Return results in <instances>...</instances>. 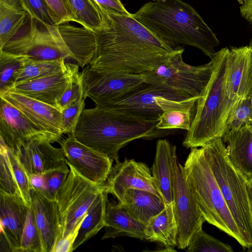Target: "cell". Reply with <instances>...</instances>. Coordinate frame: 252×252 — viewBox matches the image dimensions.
<instances>
[{
	"instance_id": "6da1fadb",
	"label": "cell",
	"mask_w": 252,
	"mask_h": 252,
	"mask_svg": "<svg viewBox=\"0 0 252 252\" xmlns=\"http://www.w3.org/2000/svg\"><path fill=\"white\" fill-rule=\"evenodd\" d=\"M102 27L89 64L95 68L141 74L154 70L179 49L163 42L132 16L108 12L98 5Z\"/></svg>"
},
{
	"instance_id": "7a4b0ae2",
	"label": "cell",
	"mask_w": 252,
	"mask_h": 252,
	"mask_svg": "<svg viewBox=\"0 0 252 252\" xmlns=\"http://www.w3.org/2000/svg\"><path fill=\"white\" fill-rule=\"evenodd\" d=\"M133 17L158 38L175 49L190 45L211 59L220 41L199 13L182 0H152Z\"/></svg>"
},
{
	"instance_id": "3957f363",
	"label": "cell",
	"mask_w": 252,
	"mask_h": 252,
	"mask_svg": "<svg viewBox=\"0 0 252 252\" xmlns=\"http://www.w3.org/2000/svg\"><path fill=\"white\" fill-rule=\"evenodd\" d=\"M158 121L95 106L83 109L73 133L81 143L118 162L120 150L129 142L156 138L169 131L158 129Z\"/></svg>"
},
{
	"instance_id": "277c9868",
	"label": "cell",
	"mask_w": 252,
	"mask_h": 252,
	"mask_svg": "<svg viewBox=\"0 0 252 252\" xmlns=\"http://www.w3.org/2000/svg\"><path fill=\"white\" fill-rule=\"evenodd\" d=\"M229 48L216 52L211 78L201 97L197 101L190 127L183 145L187 149L200 147L224 133L227 118L235 107L225 89Z\"/></svg>"
},
{
	"instance_id": "5b68a950",
	"label": "cell",
	"mask_w": 252,
	"mask_h": 252,
	"mask_svg": "<svg viewBox=\"0 0 252 252\" xmlns=\"http://www.w3.org/2000/svg\"><path fill=\"white\" fill-rule=\"evenodd\" d=\"M183 170L186 182L206 221L234 238L242 247L240 231L202 147L191 148Z\"/></svg>"
},
{
	"instance_id": "8992f818",
	"label": "cell",
	"mask_w": 252,
	"mask_h": 252,
	"mask_svg": "<svg viewBox=\"0 0 252 252\" xmlns=\"http://www.w3.org/2000/svg\"><path fill=\"white\" fill-rule=\"evenodd\" d=\"M222 196L240 231L244 249L252 247V214L246 181L227 154L221 137L202 146Z\"/></svg>"
},
{
	"instance_id": "52a82bcc",
	"label": "cell",
	"mask_w": 252,
	"mask_h": 252,
	"mask_svg": "<svg viewBox=\"0 0 252 252\" xmlns=\"http://www.w3.org/2000/svg\"><path fill=\"white\" fill-rule=\"evenodd\" d=\"M198 98L164 84L146 83L125 96L100 107L117 110L146 120H158L159 116L168 110L195 109Z\"/></svg>"
},
{
	"instance_id": "ba28073f",
	"label": "cell",
	"mask_w": 252,
	"mask_h": 252,
	"mask_svg": "<svg viewBox=\"0 0 252 252\" xmlns=\"http://www.w3.org/2000/svg\"><path fill=\"white\" fill-rule=\"evenodd\" d=\"M39 61L73 60L56 26H50L28 16L16 34L0 49Z\"/></svg>"
},
{
	"instance_id": "9c48e42d",
	"label": "cell",
	"mask_w": 252,
	"mask_h": 252,
	"mask_svg": "<svg viewBox=\"0 0 252 252\" xmlns=\"http://www.w3.org/2000/svg\"><path fill=\"white\" fill-rule=\"evenodd\" d=\"M67 163L70 172L56 198L60 218V234L57 239L64 238L72 233L98 194L105 191L104 184L97 185L90 181L67 161Z\"/></svg>"
},
{
	"instance_id": "30bf717a",
	"label": "cell",
	"mask_w": 252,
	"mask_h": 252,
	"mask_svg": "<svg viewBox=\"0 0 252 252\" xmlns=\"http://www.w3.org/2000/svg\"><path fill=\"white\" fill-rule=\"evenodd\" d=\"M184 51L181 48L154 70L143 73L145 81L151 84H164L200 98L211 78L215 59L201 65H190L183 61Z\"/></svg>"
},
{
	"instance_id": "8fae6325",
	"label": "cell",
	"mask_w": 252,
	"mask_h": 252,
	"mask_svg": "<svg viewBox=\"0 0 252 252\" xmlns=\"http://www.w3.org/2000/svg\"><path fill=\"white\" fill-rule=\"evenodd\" d=\"M80 78L83 97H90L98 107L120 99L146 83L143 74L95 68L89 64L80 72Z\"/></svg>"
},
{
	"instance_id": "7c38bea8",
	"label": "cell",
	"mask_w": 252,
	"mask_h": 252,
	"mask_svg": "<svg viewBox=\"0 0 252 252\" xmlns=\"http://www.w3.org/2000/svg\"><path fill=\"white\" fill-rule=\"evenodd\" d=\"M172 176L174 211L178 226L177 247L184 250L206 220L186 182L183 166L179 161L176 151L173 158Z\"/></svg>"
},
{
	"instance_id": "4fadbf2b",
	"label": "cell",
	"mask_w": 252,
	"mask_h": 252,
	"mask_svg": "<svg viewBox=\"0 0 252 252\" xmlns=\"http://www.w3.org/2000/svg\"><path fill=\"white\" fill-rule=\"evenodd\" d=\"M79 66L76 63H65L62 68L53 73L13 84L3 91L20 93L58 109L62 95L80 73Z\"/></svg>"
},
{
	"instance_id": "5bb4252c",
	"label": "cell",
	"mask_w": 252,
	"mask_h": 252,
	"mask_svg": "<svg viewBox=\"0 0 252 252\" xmlns=\"http://www.w3.org/2000/svg\"><path fill=\"white\" fill-rule=\"evenodd\" d=\"M55 139L47 133L35 135L12 151L28 175H43L67 162L62 148L53 146Z\"/></svg>"
},
{
	"instance_id": "9a60e30c",
	"label": "cell",
	"mask_w": 252,
	"mask_h": 252,
	"mask_svg": "<svg viewBox=\"0 0 252 252\" xmlns=\"http://www.w3.org/2000/svg\"><path fill=\"white\" fill-rule=\"evenodd\" d=\"M58 142L67 162L79 174L95 184L104 183L112 167L113 160L78 141L73 132Z\"/></svg>"
},
{
	"instance_id": "2e32d148",
	"label": "cell",
	"mask_w": 252,
	"mask_h": 252,
	"mask_svg": "<svg viewBox=\"0 0 252 252\" xmlns=\"http://www.w3.org/2000/svg\"><path fill=\"white\" fill-rule=\"evenodd\" d=\"M104 185L105 191L113 194L121 203L126 191L131 189L148 191L162 198L149 167L133 159L126 158L116 162Z\"/></svg>"
},
{
	"instance_id": "e0dca14e",
	"label": "cell",
	"mask_w": 252,
	"mask_h": 252,
	"mask_svg": "<svg viewBox=\"0 0 252 252\" xmlns=\"http://www.w3.org/2000/svg\"><path fill=\"white\" fill-rule=\"evenodd\" d=\"M2 98L21 111L42 131L51 135L56 142L63 134L62 112L49 104L16 92H0Z\"/></svg>"
},
{
	"instance_id": "ac0fdd59",
	"label": "cell",
	"mask_w": 252,
	"mask_h": 252,
	"mask_svg": "<svg viewBox=\"0 0 252 252\" xmlns=\"http://www.w3.org/2000/svg\"><path fill=\"white\" fill-rule=\"evenodd\" d=\"M225 89L234 105L252 94V52L249 45L228 49Z\"/></svg>"
},
{
	"instance_id": "d6986e66",
	"label": "cell",
	"mask_w": 252,
	"mask_h": 252,
	"mask_svg": "<svg viewBox=\"0 0 252 252\" xmlns=\"http://www.w3.org/2000/svg\"><path fill=\"white\" fill-rule=\"evenodd\" d=\"M29 208L21 197L0 191V236L6 241L11 252H21Z\"/></svg>"
},
{
	"instance_id": "ffe728a7",
	"label": "cell",
	"mask_w": 252,
	"mask_h": 252,
	"mask_svg": "<svg viewBox=\"0 0 252 252\" xmlns=\"http://www.w3.org/2000/svg\"><path fill=\"white\" fill-rule=\"evenodd\" d=\"M0 98V139L12 151H14L20 144L31 138L41 133H46L42 131L15 106Z\"/></svg>"
},
{
	"instance_id": "44dd1931",
	"label": "cell",
	"mask_w": 252,
	"mask_h": 252,
	"mask_svg": "<svg viewBox=\"0 0 252 252\" xmlns=\"http://www.w3.org/2000/svg\"><path fill=\"white\" fill-rule=\"evenodd\" d=\"M31 205L40 235L43 252H51L60 234V213L57 201L49 199L32 188Z\"/></svg>"
},
{
	"instance_id": "7402d4cb",
	"label": "cell",
	"mask_w": 252,
	"mask_h": 252,
	"mask_svg": "<svg viewBox=\"0 0 252 252\" xmlns=\"http://www.w3.org/2000/svg\"><path fill=\"white\" fill-rule=\"evenodd\" d=\"M226 144L228 158L246 182L252 181V125H246L237 131L225 132L222 137Z\"/></svg>"
},
{
	"instance_id": "603a6c76",
	"label": "cell",
	"mask_w": 252,
	"mask_h": 252,
	"mask_svg": "<svg viewBox=\"0 0 252 252\" xmlns=\"http://www.w3.org/2000/svg\"><path fill=\"white\" fill-rule=\"evenodd\" d=\"M106 199L104 217L105 233L102 239L130 237L146 240V225L131 216L120 202Z\"/></svg>"
},
{
	"instance_id": "cb8c5ba5",
	"label": "cell",
	"mask_w": 252,
	"mask_h": 252,
	"mask_svg": "<svg viewBox=\"0 0 252 252\" xmlns=\"http://www.w3.org/2000/svg\"><path fill=\"white\" fill-rule=\"evenodd\" d=\"M57 27L73 60L82 68L88 65L96 49L95 32L66 23L58 25Z\"/></svg>"
},
{
	"instance_id": "d4e9b609",
	"label": "cell",
	"mask_w": 252,
	"mask_h": 252,
	"mask_svg": "<svg viewBox=\"0 0 252 252\" xmlns=\"http://www.w3.org/2000/svg\"><path fill=\"white\" fill-rule=\"evenodd\" d=\"M176 151V146L166 139H159L157 142L152 173L165 205L173 202L172 164Z\"/></svg>"
},
{
	"instance_id": "484cf974",
	"label": "cell",
	"mask_w": 252,
	"mask_h": 252,
	"mask_svg": "<svg viewBox=\"0 0 252 252\" xmlns=\"http://www.w3.org/2000/svg\"><path fill=\"white\" fill-rule=\"evenodd\" d=\"M121 204L131 216L146 225L152 217L161 212L165 206L162 199L157 194L134 189L126 191Z\"/></svg>"
},
{
	"instance_id": "4316f807",
	"label": "cell",
	"mask_w": 252,
	"mask_h": 252,
	"mask_svg": "<svg viewBox=\"0 0 252 252\" xmlns=\"http://www.w3.org/2000/svg\"><path fill=\"white\" fill-rule=\"evenodd\" d=\"M146 240L156 242L165 248L177 246L178 226L173 202L165 205L164 209L152 217L146 226Z\"/></svg>"
},
{
	"instance_id": "83f0119b",
	"label": "cell",
	"mask_w": 252,
	"mask_h": 252,
	"mask_svg": "<svg viewBox=\"0 0 252 252\" xmlns=\"http://www.w3.org/2000/svg\"><path fill=\"white\" fill-rule=\"evenodd\" d=\"M28 16L19 0H0V49L16 34Z\"/></svg>"
},
{
	"instance_id": "f1b7e54d",
	"label": "cell",
	"mask_w": 252,
	"mask_h": 252,
	"mask_svg": "<svg viewBox=\"0 0 252 252\" xmlns=\"http://www.w3.org/2000/svg\"><path fill=\"white\" fill-rule=\"evenodd\" d=\"M108 193L100 192L88 209L73 245V251L95 236L104 227V217Z\"/></svg>"
},
{
	"instance_id": "f546056e",
	"label": "cell",
	"mask_w": 252,
	"mask_h": 252,
	"mask_svg": "<svg viewBox=\"0 0 252 252\" xmlns=\"http://www.w3.org/2000/svg\"><path fill=\"white\" fill-rule=\"evenodd\" d=\"M76 23L94 32L102 27V20L93 0H64Z\"/></svg>"
},
{
	"instance_id": "4dcf8cb0",
	"label": "cell",
	"mask_w": 252,
	"mask_h": 252,
	"mask_svg": "<svg viewBox=\"0 0 252 252\" xmlns=\"http://www.w3.org/2000/svg\"><path fill=\"white\" fill-rule=\"evenodd\" d=\"M65 60L39 61L26 57L13 75L12 84L53 73L64 66Z\"/></svg>"
},
{
	"instance_id": "1f68e13d",
	"label": "cell",
	"mask_w": 252,
	"mask_h": 252,
	"mask_svg": "<svg viewBox=\"0 0 252 252\" xmlns=\"http://www.w3.org/2000/svg\"><path fill=\"white\" fill-rule=\"evenodd\" d=\"M195 111V109H180L165 111L159 116L156 128L160 130L181 129L188 131Z\"/></svg>"
},
{
	"instance_id": "d6a6232c",
	"label": "cell",
	"mask_w": 252,
	"mask_h": 252,
	"mask_svg": "<svg viewBox=\"0 0 252 252\" xmlns=\"http://www.w3.org/2000/svg\"><path fill=\"white\" fill-rule=\"evenodd\" d=\"M186 252H232V248L206 233L202 229H199L192 238Z\"/></svg>"
},
{
	"instance_id": "836d02e7",
	"label": "cell",
	"mask_w": 252,
	"mask_h": 252,
	"mask_svg": "<svg viewBox=\"0 0 252 252\" xmlns=\"http://www.w3.org/2000/svg\"><path fill=\"white\" fill-rule=\"evenodd\" d=\"M7 149L8 147L0 139V191L8 194L21 197L10 162Z\"/></svg>"
},
{
	"instance_id": "e575fe53",
	"label": "cell",
	"mask_w": 252,
	"mask_h": 252,
	"mask_svg": "<svg viewBox=\"0 0 252 252\" xmlns=\"http://www.w3.org/2000/svg\"><path fill=\"white\" fill-rule=\"evenodd\" d=\"M246 125H252V94L242 98L230 113L224 132L237 131Z\"/></svg>"
},
{
	"instance_id": "d590c367",
	"label": "cell",
	"mask_w": 252,
	"mask_h": 252,
	"mask_svg": "<svg viewBox=\"0 0 252 252\" xmlns=\"http://www.w3.org/2000/svg\"><path fill=\"white\" fill-rule=\"evenodd\" d=\"M21 252H43L41 237L32 205L28 213L22 235Z\"/></svg>"
},
{
	"instance_id": "8d00e7d4",
	"label": "cell",
	"mask_w": 252,
	"mask_h": 252,
	"mask_svg": "<svg viewBox=\"0 0 252 252\" xmlns=\"http://www.w3.org/2000/svg\"><path fill=\"white\" fill-rule=\"evenodd\" d=\"M32 18L50 26L60 25V21L44 0H19Z\"/></svg>"
},
{
	"instance_id": "74e56055",
	"label": "cell",
	"mask_w": 252,
	"mask_h": 252,
	"mask_svg": "<svg viewBox=\"0 0 252 252\" xmlns=\"http://www.w3.org/2000/svg\"><path fill=\"white\" fill-rule=\"evenodd\" d=\"M26 56L0 51V92L10 87L13 77Z\"/></svg>"
},
{
	"instance_id": "f35d334b",
	"label": "cell",
	"mask_w": 252,
	"mask_h": 252,
	"mask_svg": "<svg viewBox=\"0 0 252 252\" xmlns=\"http://www.w3.org/2000/svg\"><path fill=\"white\" fill-rule=\"evenodd\" d=\"M68 166L66 162L42 175L45 185V189L42 194L46 197L56 200L58 192L69 175L70 169Z\"/></svg>"
},
{
	"instance_id": "ab89813d",
	"label": "cell",
	"mask_w": 252,
	"mask_h": 252,
	"mask_svg": "<svg viewBox=\"0 0 252 252\" xmlns=\"http://www.w3.org/2000/svg\"><path fill=\"white\" fill-rule=\"evenodd\" d=\"M7 153L21 197L24 202L29 207H30L31 205L32 187L29 176L13 152L8 147Z\"/></svg>"
},
{
	"instance_id": "60d3db41",
	"label": "cell",
	"mask_w": 252,
	"mask_h": 252,
	"mask_svg": "<svg viewBox=\"0 0 252 252\" xmlns=\"http://www.w3.org/2000/svg\"><path fill=\"white\" fill-rule=\"evenodd\" d=\"M85 100L83 95L77 101L62 111L63 134L68 135L73 132L78 120L85 108Z\"/></svg>"
},
{
	"instance_id": "b9f144b4",
	"label": "cell",
	"mask_w": 252,
	"mask_h": 252,
	"mask_svg": "<svg viewBox=\"0 0 252 252\" xmlns=\"http://www.w3.org/2000/svg\"><path fill=\"white\" fill-rule=\"evenodd\" d=\"M83 95L80 73L69 85L59 101L58 109L62 111L77 101Z\"/></svg>"
},
{
	"instance_id": "7bdbcfd3",
	"label": "cell",
	"mask_w": 252,
	"mask_h": 252,
	"mask_svg": "<svg viewBox=\"0 0 252 252\" xmlns=\"http://www.w3.org/2000/svg\"><path fill=\"white\" fill-rule=\"evenodd\" d=\"M60 21V24L76 22L64 0H44Z\"/></svg>"
},
{
	"instance_id": "ee69618b",
	"label": "cell",
	"mask_w": 252,
	"mask_h": 252,
	"mask_svg": "<svg viewBox=\"0 0 252 252\" xmlns=\"http://www.w3.org/2000/svg\"><path fill=\"white\" fill-rule=\"evenodd\" d=\"M82 221L78 224L72 233L69 234L64 238L57 239L51 252H72L73 245L78 235V231Z\"/></svg>"
},
{
	"instance_id": "f6af8a7d",
	"label": "cell",
	"mask_w": 252,
	"mask_h": 252,
	"mask_svg": "<svg viewBox=\"0 0 252 252\" xmlns=\"http://www.w3.org/2000/svg\"><path fill=\"white\" fill-rule=\"evenodd\" d=\"M95 3L104 10L114 14L122 15H130L120 0H93Z\"/></svg>"
},
{
	"instance_id": "bcb514c9",
	"label": "cell",
	"mask_w": 252,
	"mask_h": 252,
	"mask_svg": "<svg viewBox=\"0 0 252 252\" xmlns=\"http://www.w3.org/2000/svg\"><path fill=\"white\" fill-rule=\"evenodd\" d=\"M29 177L32 188L43 193L45 189V185L43 175H31Z\"/></svg>"
},
{
	"instance_id": "7dc6e473",
	"label": "cell",
	"mask_w": 252,
	"mask_h": 252,
	"mask_svg": "<svg viewBox=\"0 0 252 252\" xmlns=\"http://www.w3.org/2000/svg\"><path fill=\"white\" fill-rule=\"evenodd\" d=\"M240 11L241 16L252 26V0H244Z\"/></svg>"
},
{
	"instance_id": "c3c4849f",
	"label": "cell",
	"mask_w": 252,
	"mask_h": 252,
	"mask_svg": "<svg viewBox=\"0 0 252 252\" xmlns=\"http://www.w3.org/2000/svg\"><path fill=\"white\" fill-rule=\"evenodd\" d=\"M246 185L249 200L252 203V181L246 182Z\"/></svg>"
},
{
	"instance_id": "681fc988",
	"label": "cell",
	"mask_w": 252,
	"mask_h": 252,
	"mask_svg": "<svg viewBox=\"0 0 252 252\" xmlns=\"http://www.w3.org/2000/svg\"><path fill=\"white\" fill-rule=\"evenodd\" d=\"M249 46H250V47L251 48V50H252V39L251 40L250 42V44L249 45Z\"/></svg>"
},
{
	"instance_id": "f907efd6",
	"label": "cell",
	"mask_w": 252,
	"mask_h": 252,
	"mask_svg": "<svg viewBox=\"0 0 252 252\" xmlns=\"http://www.w3.org/2000/svg\"><path fill=\"white\" fill-rule=\"evenodd\" d=\"M237 1L240 3L242 4L244 1V0H237Z\"/></svg>"
},
{
	"instance_id": "816d5d0a",
	"label": "cell",
	"mask_w": 252,
	"mask_h": 252,
	"mask_svg": "<svg viewBox=\"0 0 252 252\" xmlns=\"http://www.w3.org/2000/svg\"><path fill=\"white\" fill-rule=\"evenodd\" d=\"M251 211H252V203H251Z\"/></svg>"
}]
</instances>
